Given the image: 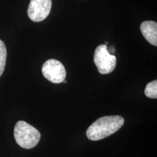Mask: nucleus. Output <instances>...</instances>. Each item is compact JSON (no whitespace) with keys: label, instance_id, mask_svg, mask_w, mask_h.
Returning <instances> with one entry per match:
<instances>
[{"label":"nucleus","instance_id":"1","mask_svg":"<svg viewBox=\"0 0 157 157\" xmlns=\"http://www.w3.org/2000/svg\"><path fill=\"white\" fill-rule=\"evenodd\" d=\"M124 123V119L121 116H109L98 119L87 129V138L97 141L105 138L117 132Z\"/></svg>","mask_w":157,"mask_h":157},{"label":"nucleus","instance_id":"2","mask_svg":"<svg viewBox=\"0 0 157 157\" xmlns=\"http://www.w3.org/2000/svg\"><path fill=\"white\" fill-rule=\"evenodd\" d=\"M15 141L20 146L25 149L34 148L40 140V132L24 121H17L14 128Z\"/></svg>","mask_w":157,"mask_h":157},{"label":"nucleus","instance_id":"3","mask_svg":"<svg viewBox=\"0 0 157 157\" xmlns=\"http://www.w3.org/2000/svg\"><path fill=\"white\" fill-rule=\"evenodd\" d=\"M94 62L100 74H108L115 69L117 58L109 53L106 45L101 44L95 49Z\"/></svg>","mask_w":157,"mask_h":157},{"label":"nucleus","instance_id":"4","mask_svg":"<svg viewBox=\"0 0 157 157\" xmlns=\"http://www.w3.org/2000/svg\"><path fill=\"white\" fill-rule=\"evenodd\" d=\"M42 71L44 77L52 83H61L66 76V71L63 65L56 59L47 60L43 64Z\"/></svg>","mask_w":157,"mask_h":157},{"label":"nucleus","instance_id":"5","mask_svg":"<svg viewBox=\"0 0 157 157\" xmlns=\"http://www.w3.org/2000/svg\"><path fill=\"white\" fill-rule=\"evenodd\" d=\"M52 7V0H31L28 15L32 21L41 22L47 18Z\"/></svg>","mask_w":157,"mask_h":157},{"label":"nucleus","instance_id":"6","mask_svg":"<svg viewBox=\"0 0 157 157\" xmlns=\"http://www.w3.org/2000/svg\"><path fill=\"white\" fill-rule=\"evenodd\" d=\"M143 36L151 44L157 45V23L155 21H144L140 25Z\"/></svg>","mask_w":157,"mask_h":157},{"label":"nucleus","instance_id":"7","mask_svg":"<svg viewBox=\"0 0 157 157\" xmlns=\"http://www.w3.org/2000/svg\"><path fill=\"white\" fill-rule=\"evenodd\" d=\"M6 60H7V49L2 41L0 40V76L5 71Z\"/></svg>","mask_w":157,"mask_h":157},{"label":"nucleus","instance_id":"8","mask_svg":"<svg viewBox=\"0 0 157 157\" xmlns=\"http://www.w3.org/2000/svg\"><path fill=\"white\" fill-rule=\"evenodd\" d=\"M145 95L146 97L156 99L157 98V81L151 82L146 85L145 89Z\"/></svg>","mask_w":157,"mask_h":157}]
</instances>
